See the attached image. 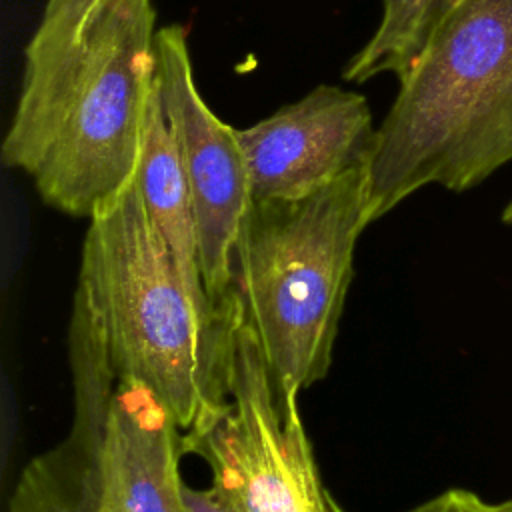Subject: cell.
<instances>
[{
    "mask_svg": "<svg viewBox=\"0 0 512 512\" xmlns=\"http://www.w3.org/2000/svg\"><path fill=\"white\" fill-rule=\"evenodd\" d=\"M152 0H100L66 60L22 82L2 160L40 198L92 218L136 176L154 84Z\"/></svg>",
    "mask_w": 512,
    "mask_h": 512,
    "instance_id": "1",
    "label": "cell"
},
{
    "mask_svg": "<svg viewBox=\"0 0 512 512\" xmlns=\"http://www.w3.org/2000/svg\"><path fill=\"white\" fill-rule=\"evenodd\" d=\"M512 162V0H456L400 80L366 162L370 222L424 186Z\"/></svg>",
    "mask_w": 512,
    "mask_h": 512,
    "instance_id": "2",
    "label": "cell"
},
{
    "mask_svg": "<svg viewBox=\"0 0 512 512\" xmlns=\"http://www.w3.org/2000/svg\"><path fill=\"white\" fill-rule=\"evenodd\" d=\"M368 212L366 164L298 198L252 200L234 252V306L282 386L322 380Z\"/></svg>",
    "mask_w": 512,
    "mask_h": 512,
    "instance_id": "3",
    "label": "cell"
},
{
    "mask_svg": "<svg viewBox=\"0 0 512 512\" xmlns=\"http://www.w3.org/2000/svg\"><path fill=\"white\" fill-rule=\"evenodd\" d=\"M68 360L70 432L22 470L10 512H188L174 414L150 386L112 362L76 296Z\"/></svg>",
    "mask_w": 512,
    "mask_h": 512,
    "instance_id": "4",
    "label": "cell"
},
{
    "mask_svg": "<svg viewBox=\"0 0 512 512\" xmlns=\"http://www.w3.org/2000/svg\"><path fill=\"white\" fill-rule=\"evenodd\" d=\"M74 296L90 310L112 362L150 386L182 432L222 398L218 352L136 176L90 218Z\"/></svg>",
    "mask_w": 512,
    "mask_h": 512,
    "instance_id": "5",
    "label": "cell"
},
{
    "mask_svg": "<svg viewBox=\"0 0 512 512\" xmlns=\"http://www.w3.org/2000/svg\"><path fill=\"white\" fill-rule=\"evenodd\" d=\"M256 332L232 302L222 350V398L182 432V450L204 458L212 486L240 512H334L298 408Z\"/></svg>",
    "mask_w": 512,
    "mask_h": 512,
    "instance_id": "6",
    "label": "cell"
},
{
    "mask_svg": "<svg viewBox=\"0 0 512 512\" xmlns=\"http://www.w3.org/2000/svg\"><path fill=\"white\" fill-rule=\"evenodd\" d=\"M154 78L172 116L192 194L204 290L220 332L234 300V252L252 202L236 128L222 122L200 96L186 30H156Z\"/></svg>",
    "mask_w": 512,
    "mask_h": 512,
    "instance_id": "7",
    "label": "cell"
},
{
    "mask_svg": "<svg viewBox=\"0 0 512 512\" xmlns=\"http://www.w3.org/2000/svg\"><path fill=\"white\" fill-rule=\"evenodd\" d=\"M374 134L368 100L330 84L236 128L252 200L298 198L322 188L368 162Z\"/></svg>",
    "mask_w": 512,
    "mask_h": 512,
    "instance_id": "8",
    "label": "cell"
},
{
    "mask_svg": "<svg viewBox=\"0 0 512 512\" xmlns=\"http://www.w3.org/2000/svg\"><path fill=\"white\" fill-rule=\"evenodd\" d=\"M136 182L144 206L166 240L184 288L220 358L222 332L214 322L202 282L196 218L182 148L156 78L144 122Z\"/></svg>",
    "mask_w": 512,
    "mask_h": 512,
    "instance_id": "9",
    "label": "cell"
},
{
    "mask_svg": "<svg viewBox=\"0 0 512 512\" xmlns=\"http://www.w3.org/2000/svg\"><path fill=\"white\" fill-rule=\"evenodd\" d=\"M380 22L368 42L346 62L342 78L362 84L380 74L398 82L410 72L430 36L456 0H380Z\"/></svg>",
    "mask_w": 512,
    "mask_h": 512,
    "instance_id": "10",
    "label": "cell"
},
{
    "mask_svg": "<svg viewBox=\"0 0 512 512\" xmlns=\"http://www.w3.org/2000/svg\"><path fill=\"white\" fill-rule=\"evenodd\" d=\"M100 0H48L24 50L22 82H34L60 66L74 50Z\"/></svg>",
    "mask_w": 512,
    "mask_h": 512,
    "instance_id": "11",
    "label": "cell"
},
{
    "mask_svg": "<svg viewBox=\"0 0 512 512\" xmlns=\"http://www.w3.org/2000/svg\"><path fill=\"white\" fill-rule=\"evenodd\" d=\"M332 510L346 512L340 504L334 502V498H332ZM408 512H512V498L500 500V502H490L472 490L450 488V490H444L442 494L418 504L416 508H412Z\"/></svg>",
    "mask_w": 512,
    "mask_h": 512,
    "instance_id": "12",
    "label": "cell"
},
{
    "mask_svg": "<svg viewBox=\"0 0 512 512\" xmlns=\"http://www.w3.org/2000/svg\"><path fill=\"white\" fill-rule=\"evenodd\" d=\"M184 504L188 512H240L214 486L206 490H196L184 484Z\"/></svg>",
    "mask_w": 512,
    "mask_h": 512,
    "instance_id": "13",
    "label": "cell"
},
{
    "mask_svg": "<svg viewBox=\"0 0 512 512\" xmlns=\"http://www.w3.org/2000/svg\"><path fill=\"white\" fill-rule=\"evenodd\" d=\"M502 222L512 224V200L508 202V206H506V208H504V212H502Z\"/></svg>",
    "mask_w": 512,
    "mask_h": 512,
    "instance_id": "14",
    "label": "cell"
}]
</instances>
